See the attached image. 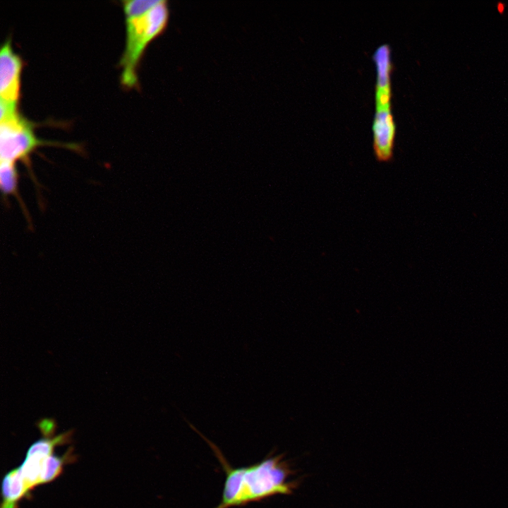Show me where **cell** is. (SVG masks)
I'll list each match as a JSON object with an SVG mask.
<instances>
[{
    "instance_id": "cell-1",
    "label": "cell",
    "mask_w": 508,
    "mask_h": 508,
    "mask_svg": "<svg viewBox=\"0 0 508 508\" xmlns=\"http://www.w3.org/2000/svg\"><path fill=\"white\" fill-rule=\"evenodd\" d=\"M212 448L225 473L222 498L214 508L242 507L277 495H290L296 483L290 480L292 471L282 455L270 456L254 464L231 466L219 449L187 421Z\"/></svg>"
},
{
    "instance_id": "cell-2",
    "label": "cell",
    "mask_w": 508,
    "mask_h": 508,
    "mask_svg": "<svg viewBox=\"0 0 508 508\" xmlns=\"http://www.w3.org/2000/svg\"><path fill=\"white\" fill-rule=\"evenodd\" d=\"M169 16L165 1H159L147 11L135 15H125L126 25V47L120 65L121 83L127 87L137 83L136 67L150 41L164 29Z\"/></svg>"
},
{
    "instance_id": "cell-3",
    "label": "cell",
    "mask_w": 508,
    "mask_h": 508,
    "mask_svg": "<svg viewBox=\"0 0 508 508\" xmlns=\"http://www.w3.org/2000/svg\"><path fill=\"white\" fill-rule=\"evenodd\" d=\"M377 79L376 85V111L373 122V149L380 162L390 161L393 155L395 125L391 113L390 58L382 55L375 59Z\"/></svg>"
},
{
    "instance_id": "cell-4",
    "label": "cell",
    "mask_w": 508,
    "mask_h": 508,
    "mask_svg": "<svg viewBox=\"0 0 508 508\" xmlns=\"http://www.w3.org/2000/svg\"><path fill=\"white\" fill-rule=\"evenodd\" d=\"M45 145H63L38 139L34 133L32 124L18 112L0 121V161L23 162L38 191L40 186L32 171L30 155L37 147Z\"/></svg>"
},
{
    "instance_id": "cell-5",
    "label": "cell",
    "mask_w": 508,
    "mask_h": 508,
    "mask_svg": "<svg viewBox=\"0 0 508 508\" xmlns=\"http://www.w3.org/2000/svg\"><path fill=\"white\" fill-rule=\"evenodd\" d=\"M22 66L20 57L7 40L0 50V101L17 105Z\"/></svg>"
},
{
    "instance_id": "cell-6",
    "label": "cell",
    "mask_w": 508,
    "mask_h": 508,
    "mask_svg": "<svg viewBox=\"0 0 508 508\" xmlns=\"http://www.w3.org/2000/svg\"><path fill=\"white\" fill-rule=\"evenodd\" d=\"M29 490L19 467L7 473L2 482L3 501L1 508H17V504Z\"/></svg>"
},
{
    "instance_id": "cell-7",
    "label": "cell",
    "mask_w": 508,
    "mask_h": 508,
    "mask_svg": "<svg viewBox=\"0 0 508 508\" xmlns=\"http://www.w3.org/2000/svg\"><path fill=\"white\" fill-rule=\"evenodd\" d=\"M18 179L16 163L0 161V185L4 198H7L8 195L16 198L30 226H32L30 214L19 193Z\"/></svg>"
},
{
    "instance_id": "cell-8",
    "label": "cell",
    "mask_w": 508,
    "mask_h": 508,
    "mask_svg": "<svg viewBox=\"0 0 508 508\" xmlns=\"http://www.w3.org/2000/svg\"><path fill=\"white\" fill-rule=\"evenodd\" d=\"M72 457L71 452H68L64 456L52 454L46 458L42 466L40 485L51 482L57 478L62 472L64 464Z\"/></svg>"
},
{
    "instance_id": "cell-9",
    "label": "cell",
    "mask_w": 508,
    "mask_h": 508,
    "mask_svg": "<svg viewBox=\"0 0 508 508\" xmlns=\"http://www.w3.org/2000/svg\"><path fill=\"white\" fill-rule=\"evenodd\" d=\"M37 425L45 437H52L56 428L55 421L50 418L40 420Z\"/></svg>"
},
{
    "instance_id": "cell-10",
    "label": "cell",
    "mask_w": 508,
    "mask_h": 508,
    "mask_svg": "<svg viewBox=\"0 0 508 508\" xmlns=\"http://www.w3.org/2000/svg\"><path fill=\"white\" fill-rule=\"evenodd\" d=\"M497 9H498V11H499L500 12L502 13V12L503 11V10H504V6H503V4H499L498 6H497Z\"/></svg>"
}]
</instances>
